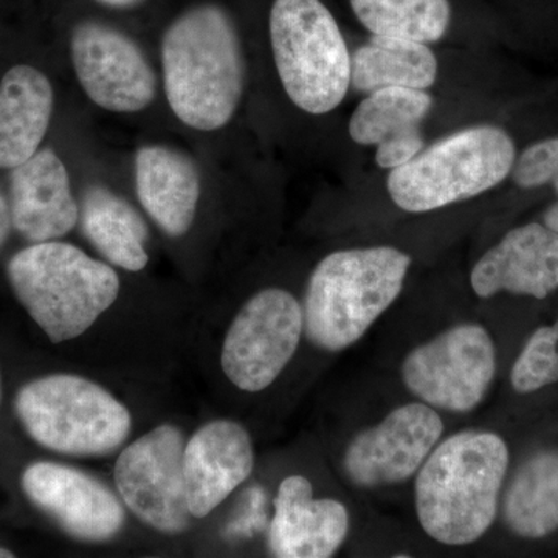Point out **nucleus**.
Segmentation results:
<instances>
[{"instance_id":"nucleus-22","label":"nucleus","mask_w":558,"mask_h":558,"mask_svg":"<svg viewBox=\"0 0 558 558\" xmlns=\"http://www.w3.org/2000/svg\"><path fill=\"white\" fill-rule=\"evenodd\" d=\"M510 531L523 538H543L558 529V451L529 458L513 476L502 502Z\"/></svg>"},{"instance_id":"nucleus-24","label":"nucleus","mask_w":558,"mask_h":558,"mask_svg":"<svg viewBox=\"0 0 558 558\" xmlns=\"http://www.w3.org/2000/svg\"><path fill=\"white\" fill-rule=\"evenodd\" d=\"M435 100L427 90L388 87L368 94L349 120V137L363 146L380 145L385 140L421 126Z\"/></svg>"},{"instance_id":"nucleus-4","label":"nucleus","mask_w":558,"mask_h":558,"mask_svg":"<svg viewBox=\"0 0 558 558\" xmlns=\"http://www.w3.org/2000/svg\"><path fill=\"white\" fill-rule=\"evenodd\" d=\"M14 295L53 343L83 336L119 299L120 278L65 242L21 250L7 266Z\"/></svg>"},{"instance_id":"nucleus-11","label":"nucleus","mask_w":558,"mask_h":558,"mask_svg":"<svg viewBox=\"0 0 558 558\" xmlns=\"http://www.w3.org/2000/svg\"><path fill=\"white\" fill-rule=\"evenodd\" d=\"M70 58L84 94L101 109L140 112L156 98L153 65L138 44L117 28L81 22L70 38Z\"/></svg>"},{"instance_id":"nucleus-28","label":"nucleus","mask_w":558,"mask_h":558,"mask_svg":"<svg viewBox=\"0 0 558 558\" xmlns=\"http://www.w3.org/2000/svg\"><path fill=\"white\" fill-rule=\"evenodd\" d=\"M11 227H13V222H11L10 204L0 191V250L9 241Z\"/></svg>"},{"instance_id":"nucleus-21","label":"nucleus","mask_w":558,"mask_h":558,"mask_svg":"<svg viewBox=\"0 0 558 558\" xmlns=\"http://www.w3.org/2000/svg\"><path fill=\"white\" fill-rule=\"evenodd\" d=\"M438 78V60L428 44L373 36L351 57V86L371 92L403 87L427 90Z\"/></svg>"},{"instance_id":"nucleus-3","label":"nucleus","mask_w":558,"mask_h":558,"mask_svg":"<svg viewBox=\"0 0 558 558\" xmlns=\"http://www.w3.org/2000/svg\"><path fill=\"white\" fill-rule=\"evenodd\" d=\"M411 258L388 245L339 250L319 260L304 295V333L319 349L357 343L398 300Z\"/></svg>"},{"instance_id":"nucleus-13","label":"nucleus","mask_w":558,"mask_h":558,"mask_svg":"<svg viewBox=\"0 0 558 558\" xmlns=\"http://www.w3.org/2000/svg\"><path fill=\"white\" fill-rule=\"evenodd\" d=\"M28 499L81 542H108L123 527L124 509L100 481L78 469L35 462L21 478Z\"/></svg>"},{"instance_id":"nucleus-12","label":"nucleus","mask_w":558,"mask_h":558,"mask_svg":"<svg viewBox=\"0 0 558 558\" xmlns=\"http://www.w3.org/2000/svg\"><path fill=\"white\" fill-rule=\"evenodd\" d=\"M442 433V418L433 407H399L351 440L343 458L348 480L362 488L405 483L427 461Z\"/></svg>"},{"instance_id":"nucleus-8","label":"nucleus","mask_w":558,"mask_h":558,"mask_svg":"<svg viewBox=\"0 0 558 558\" xmlns=\"http://www.w3.org/2000/svg\"><path fill=\"white\" fill-rule=\"evenodd\" d=\"M497 351L484 326L465 323L414 348L402 363L411 395L433 409L469 413L486 398Z\"/></svg>"},{"instance_id":"nucleus-27","label":"nucleus","mask_w":558,"mask_h":558,"mask_svg":"<svg viewBox=\"0 0 558 558\" xmlns=\"http://www.w3.org/2000/svg\"><path fill=\"white\" fill-rule=\"evenodd\" d=\"M422 149L424 134L421 126L413 128L377 145L376 163L384 170H396L413 160Z\"/></svg>"},{"instance_id":"nucleus-9","label":"nucleus","mask_w":558,"mask_h":558,"mask_svg":"<svg viewBox=\"0 0 558 558\" xmlns=\"http://www.w3.org/2000/svg\"><path fill=\"white\" fill-rule=\"evenodd\" d=\"M304 332L303 306L284 289H264L238 312L223 340V373L242 391L270 387L289 365Z\"/></svg>"},{"instance_id":"nucleus-19","label":"nucleus","mask_w":558,"mask_h":558,"mask_svg":"<svg viewBox=\"0 0 558 558\" xmlns=\"http://www.w3.org/2000/svg\"><path fill=\"white\" fill-rule=\"evenodd\" d=\"M54 92L46 73L28 64L0 81V168L13 170L35 156L49 131Z\"/></svg>"},{"instance_id":"nucleus-31","label":"nucleus","mask_w":558,"mask_h":558,"mask_svg":"<svg viewBox=\"0 0 558 558\" xmlns=\"http://www.w3.org/2000/svg\"><path fill=\"white\" fill-rule=\"evenodd\" d=\"M11 557H14L13 553H11V550L0 548V558H11Z\"/></svg>"},{"instance_id":"nucleus-18","label":"nucleus","mask_w":558,"mask_h":558,"mask_svg":"<svg viewBox=\"0 0 558 558\" xmlns=\"http://www.w3.org/2000/svg\"><path fill=\"white\" fill-rule=\"evenodd\" d=\"M140 204L168 236L189 233L201 199V174L186 154L165 145H148L135 157Z\"/></svg>"},{"instance_id":"nucleus-16","label":"nucleus","mask_w":558,"mask_h":558,"mask_svg":"<svg viewBox=\"0 0 558 558\" xmlns=\"http://www.w3.org/2000/svg\"><path fill=\"white\" fill-rule=\"evenodd\" d=\"M10 211L13 229L33 244L60 240L75 229L80 205L68 168L53 149H39L11 170Z\"/></svg>"},{"instance_id":"nucleus-5","label":"nucleus","mask_w":558,"mask_h":558,"mask_svg":"<svg viewBox=\"0 0 558 558\" xmlns=\"http://www.w3.org/2000/svg\"><path fill=\"white\" fill-rule=\"evenodd\" d=\"M515 160V143L501 128H465L391 170L389 197L403 211H435L495 189Z\"/></svg>"},{"instance_id":"nucleus-23","label":"nucleus","mask_w":558,"mask_h":558,"mask_svg":"<svg viewBox=\"0 0 558 558\" xmlns=\"http://www.w3.org/2000/svg\"><path fill=\"white\" fill-rule=\"evenodd\" d=\"M373 36L435 44L449 32L450 0H349Z\"/></svg>"},{"instance_id":"nucleus-26","label":"nucleus","mask_w":558,"mask_h":558,"mask_svg":"<svg viewBox=\"0 0 558 558\" xmlns=\"http://www.w3.org/2000/svg\"><path fill=\"white\" fill-rule=\"evenodd\" d=\"M510 174L520 189H538L550 183L558 194V137L543 140L524 149Z\"/></svg>"},{"instance_id":"nucleus-17","label":"nucleus","mask_w":558,"mask_h":558,"mask_svg":"<svg viewBox=\"0 0 558 558\" xmlns=\"http://www.w3.org/2000/svg\"><path fill=\"white\" fill-rule=\"evenodd\" d=\"M349 512L337 499L314 497L311 481L288 476L279 484L269 549L278 558H328L343 545Z\"/></svg>"},{"instance_id":"nucleus-7","label":"nucleus","mask_w":558,"mask_h":558,"mask_svg":"<svg viewBox=\"0 0 558 558\" xmlns=\"http://www.w3.org/2000/svg\"><path fill=\"white\" fill-rule=\"evenodd\" d=\"M25 432L44 449L72 457H106L131 433L130 410L84 377L53 374L28 381L16 396Z\"/></svg>"},{"instance_id":"nucleus-6","label":"nucleus","mask_w":558,"mask_h":558,"mask_svg":"<svg viewBox=\"0 0 558 558\" xmlns=\"http://www.w3.org/2000/svg\"><path fill=\"white\" fill-rule=\"evenodd\" d=\"M271 51L290 101L312 116L339 108L351 87V53L322 0H275Z\"/></svg>"},{"instance_id":"nucleus-14","label":"nucleus","mask_w":558,"mask_h":558,"mask_svg":"<svg viewBox=\"0 0 558 558\" xmlns=\"http://www.w3.org/2000/svg\"><path fill=\"white\" fill-rule=\"evenodd\" d=\"M255 450L247 429L227 418L197 429L183 453L186 501L193 519H205L252 475Z\"/></svg>"},{"instance_id":"nucleus-25","label":"nucleus","mask_w":558,"mask_h":558,"mask_svg":"<svg viewBox=\"0 0 558 558\" xmlns=\"http://www.w3.org/2000/svg\"><path fill=\"white\" fill-rule=\"evenodd\" d=\"M510 380L521 395L558 381V319L554 326L535 330L517 359Z\"/></svg>"},{"instance_id":"nucleus-2","label":"nucleus","mask_w":558,"mask_h":558,"mask_svg":"<svg viewBox=\"0 0 558 558\" xmlns=\"http://www.w3.org/2000/svg\"><path fill=\"white\" fill-rule=\"evenodd\" d=\"M508 465V446L495 433L469 429L438 444L418 469L414 492L425 534L449 546L483 537L497 519Z\"/></svg>"},{"instance_id":"nucleus-29","label":"nucleus","mask_w":558,"mask_h":558,"mask_svg":"<svg viewBox=\"0 0 558 558\" xmlns=\"http://www.w3.org/2000/svg\"><path fill=\"white\" fill-rule=\"evenodd\" d=\"M543 219H545L546 227H549L550 230L558 233V204L553 205V207L545 213V218Z\"/></svg>"},{"instance_id":"nucleus-30","label":"nucleus","mask_w":558,"mask_h":558,"mask_svg":"<svg viewBox=\"0 0 558 558\" xmlns=\"http://www.w3.org/2000/svg\"><path fill=\"white\" fill-rule=\"evenodd\" d=\"M101 3L109 7H117V9H126V7L135 5L140 0H100Z\"/></svg>"},{"instance_id":"nucleus-1","label":"nucleus","mask_w":558,"mask_h":558,"mask_svg":"<svg viewBox=\"0 0 558 558\" xmlns=\"http://www.w3.org/2000/svg\"><path fill=\"white\" fill-rule=\"evenodd\" d=\"M168 105L196 131L222 130L240 108L245 60L236 25L222 7L202 3L180 14L161 40Z\"/></svg>"},{"instance_id":"nucleus-15","label":"nucleus","mask_w":558,"mask_h":558,"mask_svg":"<svg viewBox=\"0 0 558 558\" xmlns=\"http://www.w3.org/2000/svg\"><path fill=\"white\" fill-rule=\"evenodd\" d=\"M480 299L499 292L543 300L558 289V233L542 223L510 230L470 274Z\"/></svg>"},{"instance_id":"nucleus-20","label":"nucleus","mask_w":558,"mask_h":558,"mask_svg":"<svg viewBox=\"0 0 558 558\" xmlns=\"http://www.w3.org/2000/svg\"><path fill=\"white\" fill-rule=\"evenodd\" d=\"M78 222L87 241L113 266L140 271L149 263L148 227L137 209L113 191L90 186L81 201Z\"/></svg>"},{"instance_id":"nucleus-10","label":"nucleus","mask_w":558,"mask_h":558,"mask_svg":"<svg viewBox=\"0 0 558 558\" xmlns=\"http://www.w3.org/2000/svg\"><path fill=\"white\" fill-rule=\"evenodd\" d=\"M183 453V433L174 425H160L121 451L113 470L116 486L132 513L168 535L182 534L193 519Z\"/></svg>"}]
</instances>
